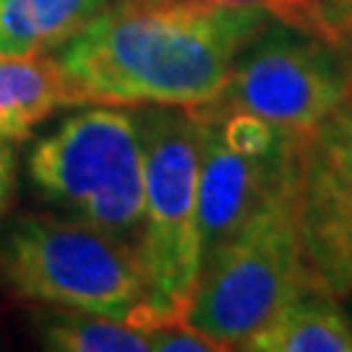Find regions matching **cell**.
<instances>
[{
    "label": "cell",
    "mask_w": 352,
    "mask_h": 352,
    "mask_svg": "<svg viewBox=\"0 0 352 352\" xmlns=\"http://www.w3.org/2000/svg\"><path fill=\"white\" fill-rule=\"evenodd\" d=\"M269 19L264 8L113 0L65 42L58 63L78 104L193 110L222 94Z\"/></svg>",
    "instance_id": "6da1fadb"
},
{
    "label": "cell",
    "mask_w": 352,
    "mask_h": 352,
    "mask_svg": "<svg viewBox=\"0 0 352 352\" xmlns=\"http://www.w3.org/2000/svg\"><path fill=\"white\" fill-rule=\"evenodd\" d=\"M144 141V222L136 243L146 308L188 314L204 253L199 230V118L188 107L149 104L139 113Z\"/></svg>",
    "instance_id": "5b68a950"
},
{
    "label": "cell",
    "mask_w": 352,
    "mask_h": 352,
    "mask_svg": "<svg viewBox=\"0 0 352 352\" xmlns=\"http://www.w3.org/2000/svg\"><path fill=\"white\" fill-rule=\"evenodd\" d=\"M37 331L45 347L58 352H146L149 337L126 318L84 314V311H47L37 314Z\"/></svg>",
    "instance_id": "7c38bea8"
},
{
    "label": "cell",
    "mask_w": 352,
    "mask_h": 352,
    "mask_svg": "<svg viewBox=\"0 0 352 352\" xmlns=\"http://www.w3.org/2000/svg\"><path fill=\"white\" fill-rule=\"evenodd\" d=\"M26 170L42 201L123 243H139L144 222L139 115L120 104L71 113L32 146Z\"/></svg>",
    "instance_id": "7a4b0ae2"
},
{
    "label": "cell",
    "mask_w": 352,
    "mask_h": 352,
    "mask_svg": "<svg viewBox=\"0 0 352 352\" xmlns=\"http://www.w3.org/2000/svg\"><path fill=\"white\" fill-rule=\"evenodd\" d=\"M251 352H352V321L334 295L311 282L243 342Z\"/></svg>",
    "instance_id": "9c48e42d"
},
{
    "label": "cell",
    "mask_w": 352,
    "mask_h": 352,
    "mask_svg": "<svg viewBox=\"0 0 352 352\" xmlns=\"http://www.w3.org/2000/svg\"><path fill=\"white\" fill-rule=\"evenodd\" d=\"M60 107H78L58 58L0 50V139H26Z\"/></svg>",
    "instance_id": "30bf717a"
},
{
    "label": "cell",
    "mask_w": 352,
    "mask_h": 352,
    "mask_svg": "<svg viewBox=\"0 0 352 352\" xmlns=\"http://www.w3.org/2000/svg\"><path fill=\"white\" fill-rule=\"evenodd\" d=\"M269 16L334 45L352 34V0H274Z\"/></svg>",
    "instance_id": "4fadbf2b"
},
{
    "label": "cell",
    "mask_w": 352,
    "mask_h": 352,
    "mask_svg": "<svg viewBox=\"0 0 352 352\" xmlns=\"http://www.w3.org/2000/svg\"><path fill=\"white\" fill-rule=\"evenodd\" d=\"M298 212L305 258L329 295H352V97L300 149Z\"/></svg>",
    "instance_id": "52a82bcc"
},
{
    "label": "cell",
    "mask_w": 352,
    "mask_h": 352,
    "mask_svg": "<svg viewBox=\"0 0 352 352\" xmlns=\"http://www.w3.org/2000/svg\"><path fill=\"white\" fill-rule=\"evenodd\" d=\"M298 173L204 261L186 321L222 350H240L287 300L316 282L305 258Z\"/></svg>",
    "instance_id": "3957f363"
},
{
    "label": "cell",
    "mask_w": 352,
    "mask_h": 352,
    "mask_svg": "<svg viewBox=\"0 0 352 352\" xmlns=\"http://www.w3.org/2000/svg\"><path fill=\"white\" fill-rule=\"evenodd\" d=\"M151 3H177V6H199V8H269L274 0H151Z\"/></svg>",
    "instance_id": "9a60e30c"
},
{
    "label": "cell",
    "mask_w": 352,
    "mask_h": 352,
    "mask_svg": "<svg viewBox=\"0 0 352 352\" xmlns=\"http://www.w3.org/2000/svg\"><path fill=\"white\" fill-rule=\"evenodd\" d=\"M352 97V78L329 42L289 24H266L240 50L214 104L264 118L285 139H305Z\"/></svg>",
    "instance_id": "8992f818"
},
{
    "label": "cell",
    "mask_w": 352,
    "mask_h": 352,
    "mask_svg": "<svg viewBox=\"0 0 352 352\" xmlns=\"http://www.w3.org/2000/svg\"><path fill=\"white\" fill-rule=\"evenodd\" d=\"M193 113L201 139L199 230L206 261L298 173L302 144L287 139L269 154H245L227 146L206 115Z\"/></svg>",
    "instance_id": "ba28073f"
},
{
    "label": "cell",
    "mask_w": 352,
    "mask_h": 352,
    "mask_svg": "<svg viewBox=\"0 0 352 352\" xmlns=\"http://www.w3.org/2000/svg\"><path fill=\"white\" fill-rule=\"evenodd\" d=\"M331 47L340 52L342 63H344V68H347V74H350V78H352V34H344V37L337 39Z\"/></svg>",
    "instance_id": "2e32d148"
},
{
    "label": "cell",
    "mask_w": 352,
    "mask_h": 352,
    "mask_svg": "<svg viewBox=\"0 0 352 352\" xmlns=\"http://www.w3.org/2000/svg\"><path fill=\"white\" fill-rule=\"evenodd\" d=\"M19 188V157L11 139H0V217L11 209Z\"/></svg>",
    "instance_id": "5bb4252c"
},
{
    "label": "cell",
    "mask_w": 352,
    "mask_h": 352,
    "mask_svg": "<svg viewBox=\"0 0 352 352\" xmlns=\"http://www.w3.org/2000/svg\"><path fill=\"white\" fill-rule=\"evenodd\" d=\"M0 282L26 300L113 318L146 302L136 245L52 214H21L0 227Z\"/></svg>",
    "instance_id": "277c9868"
},
{
    "label": "cell",
    "mask_w": 352,
    "mask_h": 352,
    "mask_svg": "<svg viewBox=\"0 0 352 352\" xmlns=\"http://www.w3.org/2000/svg\"><path fill=\"white\" fill-rule=\"evenodd\" d=\"M113 0H0V50L47 55L100 16Z\"/></svg>",
    "instance_id": "8fae6325"
}]
</instances>
